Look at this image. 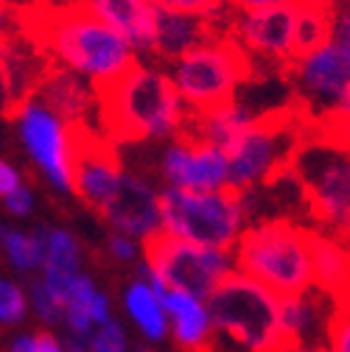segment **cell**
<instances>
[{
  "mask_svg": "<svg viewBox=\"0 0 350 352\" xmlns=\"http://www.w3.org/2000/svg\"><path fill=\"white\" fill-rule=\"evenodd\" d=\"M101 126L110 140H165L185 135L191 109L180 98L165 67L135 65L123 78L99 90Z\"/></svg>",
  "mask_w": 350,
  "mask_h": 352,
  "instance_id": "1",
  "label": "cell"
},
{
  "mask_svg": "<svg viewBox=\"0 0 350 352\" xmlns=\"http://www.w3.org/2000/svg\"><path fill=\"white\" fill-rule=\"evenodd\" d=\"M39 39L62 70L81 76L96 90H104L123 78L141 56L123 34L99 20L87 6L48 17L42 23Z\"/></svg>",
  "mask_w": 350,
  "mask_h": 352,
  "instance_id": "2",
  "label": "cell"
},
{
  "mask_svg": "<svg viewBox=\"0 0 350 352\" xmlns=\"http://www.w3.org/2000/svg\"><path fill=\"white\" fill-rule=\"evenodd\" d=\"M236 272L258 280L278 296L314 288L311 227L291 218H264L244 230L233 249Z\"/></svg>",
  "mask_w": 350,
  "mask_h": 352,
  "instance_id": "3",
  "label": "cell"
},
{
  "mask_svg": "<svg viewBox=\"0 0 350 352\" xmlns=\"http://www.w3.org/2000/svg\"><path fill=\"white\" fill-rule=\"evenodd\" d=\"M291 160L289 176L300 188L317 230L350 241V146L311 126Z\"/></svg>",
  "mask_w": 350,
  "mask_h": 352,
  "instance_id": "4",
  "label": "cell"
},
{
  "mask_svg": "<svg viewBox=\"0 0 350 352\" xmlns=\"http://www.w3.org/2000/svg\"><path fill=\"white\" fill-rule=\"evenodd\" d=\"M252 65L255 62L238 42L225 28H218L202 45L165 65V70L185 107L196 115L236 101L252 76Z\"/></svg>",
  "mask_w": 350,
  "mask_h": 352,
  "instance_id": "5",
  "label": "cell"
},
{
  "mask_svg": "<svg viewBox=\"0 0 350 352\" xmlns=\"http://www.w3.org/2000/svg\"><path fill=\"white\" fill-rule=\"evenodd\" d=\"M160 215L165 235L227 252L236 249L244 230L249 227L247 199L233 188L205 193L165 188L160 190Z\"/></svg>",
  "mask_w": 350,
  "mask_h": 352,
  "instance_id": "6",
  "label": "cell"
},
{
  "mask_svg": "<svg viewBox=\"0 0 350 352\" xmlns=\"http://www.w3.org/2000/svg\"><path fill=\"white\" fill-rule=\"evenodd\" d=\"M207 307L213 327L249 352H278L286 344L280 333V296L241 272H233L210 294Z\"/></svg>",
  "mask_w": 350,
  "mask_h": 352,
  "instance_id": "7",
  "label": "cell"
},
{
  "mask_svg": "<svg viewBox=\"0 0 350 352\" xmlns=\"http://www.w3.org/2000/svg\"><path fill=\"white\" fill-rule=\"evenodd\" d=\"M305 129L309 123H297V115L286 109L258 118L227 148L230 188L238 193H249L289 173L291 160L305 138Z\"/></svg>",
  "mask_w": 350,
  "mask_h": 352,
  "instance_id": "8",
  "label": "cell"
},
{
  "mask_svg": "<svg viewBox=\"0 0 350 352\" xmlns=\"http://www.w3.org/2000/svg\"><path fill=\"white\" fill-rule=\"evenodd\" d=\"M14 126L23 148L28 151L34 165L45 173V179L62 193L76 190L73 165L79 148V129L37 96H25L14 107Z\"/></svg>",
  "mask_w": 350,
  "mask_h": 352,
  "instance_id": "9",
  "label": "cell"
},
{
  "mask_svg": "<svg viewBox=\"0 0 350 352\" xmlns=\"http://www.w3.org/2000/svg\"><path fill=\"white\" fill-rule=\"evenodd\" d=\"M143 252L146 263L165 280L168 288L194 294L199 299H210V294L236 272L233 252L171 238L163 230L146 238Z\"/></svg>",
  "mask_w": 350,
  "mask_h": 352,
  "instance_id": "10",
  "label": "cell"
},
{
  "mask_svg": "<svg viewBox=\"0 0 350 352\" xmlns=\"http://www.w3.org/2000/svg\"><path fill=\"white\" fill-rule=\"evenodd\" d=\"M291 93L302 112H309V123L317 126L333 115V109L350 93V70L333 39L302 51L289 67Z\"/></svg>",
  "mask_w": 350,
  "mask_h": 352,
  "instance_id": "11",
  "label": "cell"
},
{
  "mask_svg": "<svg viewBox=\"0 0 350 352\" xmlns=\"http://www.w3.org/2000/svg\"><path fill=\"white\" fill-rule=\"evenodd\" d=\"M297 9H258V12H233L227 34L244 48L252 62H267L289 67L300 56L297 34Z\"/></svg>",
  "mask_w": 350,
  "mask_h": 352,
  "instance_id": "12",
  "label": "cell"
},
{
  "mask_svg": "<svg viewBox=\"0 0 350 352\" xmlns=\"http://www.w3.org/2000/svg\"><path fill=\"white\" fill-rule=\"evenodd\" d=\"M168 188L183 190H225L230 188V157L225 148L183 135L174 140L160 160Z\"/></svg>",
  "mask_w": 350,
  "mask_h": 352,
  "instance_id": "13",
  "label": "cell"
},
{
  "mask_svg": "<svg viewBox=\"0 0 350 352\" xmlns=\"http://www.w3.org/2000/svg\"><path fill=\"white\" fill-rule=\"evenodd\" d=\"M121 176L123 170L118 165L112 146L99 138H90V131L79 129V148H76V165H73L76 193L90 207L104 212L121 188Z\"/></svg>",
  "mask_w": 350,
  "mask_h": 352,
  "instance_id": "14",
  "label": "cell"
},
{
  "mask_svg": "<svg viewBox=\"0 0 350 352\" xmlns=\"http://www.w3.org/2000/svg\"><path fill=\"white\" fill-rule=\"evenodd\" d=\"M104 218L121 232L135 241H146L154 232L163 230V215H160V193L135 173L121 176V188L115 199L107 204Z\"/></svg>",
  "mask_w": 350,
  "mask_h": 352,
  "instance_id": "15",
  "label": "cell"
},
{
  "mask_svg": "<svg viewBox=\"0 0 350 352\" xmlns=\"http://www.w3.org/2000/svg\"><path fill=\"white\" fill-rule=\"evenodd\" d=\"M81 6H87L99 20L123 34L141 56H154L160 9L152 0H84Z\"/></svg>",
  "mask_w": 350,
  "mask_h": 352,
  "instance_id": "16",
  "label": "cell"
},
{
  "mask_svg": "<svg viewBox=\"0 0 350 352\" xmlns=\"http://www.w3.org/2000/svg\"><path fill=\"white\" fill-rule=\"evenodd\" d=\"M336 302L320 294L317 288L280 296V333L286 344L325 341L331 319L336 314Z\"/></svg>",
  "mask_w": 350,
  "mask_h": 352,
  "instance_id": "17",
  "label": "cell"
},
{
  "mask_svg": "<svg viewBox=\"0 0 350 352\" xmlns=\"http://www.w3.org/2000/svg\"><path fill=\"white\" fill-rule=\"evenodd\" d=\"M314 288L336 305L350 302V241L325 230H311Z\"/></svg>",
  "mask_w": 350,
  "mask_h": 352,
  "instance_id": "18",
  "label": "cell"
},
{
  "mask_svg": "<svg viewBox=\"0 0 350 352\" xmlns=\"http://www.w3.org/2000/svg\"><path fill=\"white\" fill-rule=\"evenodd\" d=\"M37 98L45 101L54 112H59L65 120H70L76 129H84L90 112H101V96L90 81L70 70H54L39 81V90L34 93ZM87 131V129H84Z\"/></svg>",
  "mask_w": 350,
  "mask_h": 352,
  "instance_id": "19",
  "label": "cell"
},
{
  "mask_svg": "<svg viewBox=\"0 0 350 352\" xmlns=\"http://www.w3.org/2000/svg\"><path fill=\"white\" fill-rule=\"evenodd\" d=\"M163 307L171 322V333L185 352H210V338H213V316L207 299H199L185 291H168L163 299Z\"/></svg>",
  "mask_w": 350,
  "mask_h": 352,
  "instance_id": "20",
  "label": "cell"
},
{
  "mask_svg": "<svg viewBox=\"0 0 350 352\" xmlns=\"http://www.w3.org/2000/svg\"><path fill=\"white\" fill-rule=\"evenodd\" d=\"M264 118L260 112H255L249 104H244L241 98L230 101V104H222V107H213L207 112H191V123L185 129L188 138H196V140H205L210 146H218V148H230L244 131L258 120Z\"/></svg>",
  "mask_w": 350,
  "mask_h": 352,
  "instance_id": "21",
  "label": "cell"
},
{
  "mask_svg": "<svg viewBox=\"0 0 350 352\" xmlns=\"http://www.w3.org/2000/svg\"><path fill=\"white\" fill-rule=\"evenodd\" d=\"M216 31H218L216 20H207L199 14H185V12H160L154 56L160 62L171 65L174 59H180L188 51H194L196 45H202Z\"/></svg>",
  "mask_w": 350,
  "mask_h": 352,
  "instance_id": "22",
  "label": "cell"
},
{
  "mask_svg": "<svg viewBox=\"0 0 350 352\" xmlns=\"http://www.w3.org/2000/svg\"><path fill=\"white\" fill-rule=\"evenodd\" d=\"M123 305H126L129 316H132V322L141 327V333L149 341H154V344L165 341V336L171 330V322H168V314L163 307V299L154 294V288L146 280H135L126 288Z\"/></svg>",
  "mask_w": 350,
  "mask_h": 352,
  "instance_id": "23",
  "label": "cell"
},
{
  "mask_svg": "<svg viewBox=\"0 0 350 352\" xmlns=\"http://www.w3.org/2000/svg\"><path fill=\"white\" fill-rule=\"evenodd\" d=\"M48 235L51 230H34L31 235L14 230V227H6L0 224V246H3L6 257L12 260V266L20 269V272H28V269H42L48 260Z\"/></svg>",
  "mask_w": 350,
  "mask_h": 352,
  "instance_id": "24",
  "label": "cell"
},
{
  "mask_svg": "<svg viewBox=\"0 0 350 352\" xmlns=\"http://www.w3.org/2000/svg\"><path fill=\"white\" fill-rule=\"evenodd\" d=\"M333 14L336 6L331 0H309L297 9V34H300V54L311 51L333 36Z\"/></svg>",
  "mask_w": 350,
  "mask_h": 352,
  "instance_id": "25",
  "label": "cell"
},
{
  "mask_svg": "<svg viewBox=\"0 0 350 352\" xmlns=\"http://www.w3.org/2000/svg\"><path fill=\"white\" fill-rule=\"evenodd\" d=\"M79 243L70 232L65 230H51L48 235V260L42 269H54V272H68V274H79Z\"/></svg>",
  "mask_w": 350,
  "mask_h": 352,
  "instance_id": "26",
  "label": "cell"
},
{
  "mask_svg": "<svg viewBox=\"0 0 350 352\" xmlns=\"http://www.w3.org/2000/svg\"><path fill=\"white\" fill-rule=\"evenodd\" d=\"M28 302H31V307H34V314L45 322V324H59V322H65V305L51 294V288L45 285V280H37V283H31V288H28Z\"/></svg>",
  "mask_w": 350,
  "mask_h": 352,
  "instance_id": "27",
  "label": "cell"
},
{
  "mask_svg": "<svg viewBox=\"0 0 350 352\" xmlns=\"http://www.w3.org/2000/svg\"><path fill=\"white\" fill-rule=\"evenodd\" d=\"M160 12H185V14H199L207 20L222 17V12L227 9L225 0H152Z\"/></svg>",
  "mask_w": 350,
  "mask_h": 352,
  "instance_id": "28",
  "label": "cell"
},
{
  "mask_svg": "<svg viewBox=\"0 0 350 352\" xmlns=\"http://www.w3.org/2000/svg\"><path fill=\"white\" fill-rule=\"evenodd\" d=\"M28 305L31 302L25 299V294L14 283L0 280V324H17V322H23Z\"/></svg>",
  "mask_w": 350,
  "mask_h": 352,
  "instance_id": "29",
  "label": "cell"
},
{
  "mask_svg": "<svg viewBox=\"0 0 350 352\" xmlns=\"http://www.w3.org/2000/svg\"><path fill=\"white\" fill-rule=\"evenodd\" d=\"M325 344H328L331 352H350V302L336 307Z\"/></svg>",
  "mask_w": 350,
  "mask_h": 352,
  "instance_id": "30",
  "label": "cell"
},
{
  "mask_svg": "<svg viewBox=\"0 0 350 352\" xmlns=\"http://www.w3.org/2000/svg\"><path fill=\"white\" fill-rule=\"evenodd\" d=\"M93 352H126V336L118 322H107L93 336Z\"/></svg>",
  "mask_w": 350,
  "mask_h": 352,
  "instance_id": "31",
  "label": "cell"
},
{
  "mask_svg": "<svg viewBox=\"0 0 350 352\" xmlns=\"http://www.w3.org/2000/svg\"><path fill=\"white\" fill-rule=\"evenodd\" d=\"M320 129H325V131H331L333 138H339L344 146H350V93L344 96V101L333 109V115L328 118V120H322V123H317Z\"/></svg>",
  "mask_w": 350,
  "mask_h": 352,
  "instance_id": "32",
  "label": "cell"
},
{
  "mask_svg": "<svg viewBox=\"0 0 350 352\" xmlns=\"http://www.w3.org/2000/svg\"><path fill=\"white\" fill-rule=\"evenodd\" d=\"M331 39L339 45V51H342V56L347 62V70H350V9L336 6V14H333V36Z\"/></svg>",
  "mask_w": 350,
  "mask_h": 352,
  "instance_id": "33",
  "label": "cell"
},
{
  "mask_svg": "<svg viewBox=\"0 0 350 352\" xmlns=\"http://www.w3.org/2000/svg\"><path fill=\"white\" fill-rule=\"evenodd\" d=\"M230 12H258V9H289L302 6L309 0H225Z\"/></svg>",
  "mask_w": 350,
  "mask_h": 352,
  "instance_id": "34",
  "label": "cell"
},
{
  "mask_svg": "<svg viewBox=\"0 0 350 352\" xmlns=\"http://www.w3.org/2000/svg\"><path fill=\"white\" fill-rule=\"evenodd\" d=\"M110 254H112L115 260H121V263L135 260V254H138L135 238H129V235H121V232H115V235L110 238Z\"/></svg>",
  "mask_w": 350,
  "mask_h": 352,
  "instance_id": "35",
  "label": "cell"
},
{
  "mask_svg": "<svg viewBox=\"0 0 350 352\" xmlns=\"http://www.w3.org/2000/svg\"><path fill=\"white\" fill-rule=\"evenodd\" d=\"M6 201V210L12 212V215H28L31 210H34V193L28 190V188H17L12 196H6L3 199Z\"/></svg>",
  "mask_w": 350,
  "mask_h": 352,
  "instance_id": "36",
  "label": "cell"
},
{
  "mask_svg": "<svg viewBox=\"0 0 350 352\" xmlns=\"http://www.w3.org/2000/svg\"><path fill=\"white\" fill-rule=\"evenodd\" d=\"M17 188H23L20 185V170L12 165V162H6V160H0V196H12Z\"/></svg>",
  "mask_w": 350,
  "mask_h": 352,
  "instance_id": "37",
  "label": "cell"
},
{
  "mask_svg": "<svg viewBox=\"0 0 350 352\" xmlns=\"http://www.w3.org/2000/svg\"><path fill=\"white\" fill-rule=\"evenodd\" d=\"M90 316H93V324L96 327H104L107 322H112L110 319V299L99 291L96 296H93V302H90Z\"/></svg>",
  "mask_w": 350,
  "mask_h": 352,
  "instance_id": "38",
  "label": "cell"
},
{
  "mask_svg": "<svg viewBox=\"0 0 350 352\" xmlns=\"http://www.w3.org/2000/svg\"><path fill=\"white\" fill-rule=\"evenodd\" d=\"M12 25H14V17H12V9H9V3L6 0H0V45L9 39V34H12Z\"/></svg>",
  "mask_w": 350,
  "mask_h": 352,
  "instance_id": "39",
  "label": "cell"
},
{
  "mask_svg": "<svg viewBox=\"0 0 350 352\" xmlns=\"http://www.w3.org/2000/svg\"><path fill=\"white\" fill-rule=\"evenodd\" d=\"M278 352H331L325 341H309V344H283Z\"/></svg>",
  "mask_w": 350,
  "mask_h": 352,
  "instance_id": "40",
  "label": "cell"
},
{
  "mask_svg": "<svg viewBox=\"0 0 350 352\" xmlns=\"http://www.w3.org/2000/svg\"><path fill=\"white\" fill-rule=\"evenodd\" d=\"M37 352H65V344H59L51 333H39L37 336Z\"/></svg>",
  "mask_w": 350,
  "mask_h": 352,
  "instance_id": "41",
  "label": "cell"
},
{
  "mask_svg": "<svg viewBox=\"0 0 350 352\" xmlns=\"http://www.w3.org/2000/svg\"><path fill=\"white\" fill-rule=\"evenodd\" d=\"M65 352H93V338H79V336H70L68 333Z\"/></svg>",
  "mask_w": 350,
  "mask_h": 352,
  "instance_id": "42",
  "label": "cell"
},
{
  "mask_svg": "<svg viewBox=\"0 0 350 352\" xmlns=\"http://www.w3.org/2000/svg\"><path fill=\"white\" fill-rule=\"evenodd\" d=\"M9 352H37V336H20Z\"/></svg>",
  "mask_w": 350,
  "mask_h": 352,
  "instance_id": "43",
  "label": "cell"
},
{
  "mask_svg": "<svg viewBox=\"0 0 350 352\" xmlns=\"http://www.w3.org/2000/svg\"><path fill=\"white\" fill-rule=\"evenodd\" d=\"M336 6H342V9H350V0H336Z\"/></svg>",
  "mask_w": 350,
  "mask_h": 352,
  "instance_id": "44",
  "label": "cell"
},
{
  "mask_svg": "<svg viewBox=\"0 0 350 352\" xmlns=\"http://www.w3.org/2000/svg\"><path fill=\"white\" fill-rule=\"evenodd\" d=\"M331 3H336V0H331Z\"/></svg>",
  "mask_w": 350,
  "mask_h": 352,
  "instance_id": "45",
  "label": "cell"
}]
</instances>
